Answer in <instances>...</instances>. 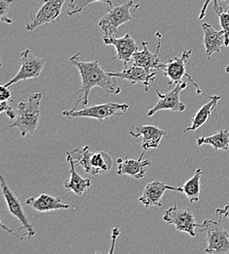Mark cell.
Wrapping results in <instances>:
<instances>
[{
  "label": "cell",
  "instance_id": "obj_1",
  "mask_svg": "<svg viewBox=\"0 0 229 254\" xmlns=\"http://www.w3.org/2000/svg\"><path fill=\"white\" fill-rule=\"evenodd\" d=\"M80 55L81 53H77L69 59V63L77 67L82 79L81 88L76 92V94H82V96L76 101L72 110H76L77 105L80 102L83 103L84 107H87L90 92L94 87H100L104 91L113 95L121 93V88L117 84V77L104 71L98 60L89 62L80 61Z\"/></svg>",
  "mask_w": 229,
  "mask_h": 254
},
{
  "label": "cell",
  "instance_id": "obj_2",
  "mask_svg": "<svg viewBox=\"0 0 229 254\" xmlns=\"http://www.w3.org/2000/svg\"><path fill=\"white\" fill-rule=\"evenodd\" d=\"M42 93H33L26 102H20L16 110L15 122L9 126V128L19 129L21 135L26 137L30 133H34L40 123V102Z\"/></svg>",
  "mask_w": 229,
  "mask_h": 254
},
{
  "label": "cell",
  "instance_id": "obj_3",
  "mask_svg": "<svg viewBox=\"0 0 229 254\" xmlns=\"http://www.w3.org/2000/svg\"><path fill=\"white\" fill-rule=\"evenodd\" d=\"M89 150V146H82L73 150L72 152L66 153L73 159L76 165H81L89 174L104 175L109 173L113 164L109 154L103 151L92 153Z\"/></svg>",
  "mask_w": 229,
  "mask_h": 254
},
{
  "label": "cell",
  "instance_id": "obj_4",
  "mask_svg": "<svg viewBox=\"0 0 229 254\" xmlns=\"http://www.w3.org/2000/svg\"><path fill=\"white\" fill-rule=\"evenodd\" d=\"M138 6V4L137 5ZM136 6V7H137ZM135 7L134 0H130L124 4L113 5L107 13L99 20L98 27L103 32V36H113L123 24L131 21H137L131 15V10Z\"/></svg>",
  "mask_w": 229,
  "mask_h": 254
},
{
  "label": "cell",
  "instance_id": "obj_5",
  "mask_svg": "<svg viewBox=\"0 0 229 254\" xmlns=\"http://www.w3.org/2000/svg\"><path fill=\"white\" fill-rule=\"evenodd\" d=\"M129 106L127 104L105 103L100 105H93L91 107H84L82 110H70L63 112V116L67 118H89L98 122H103L114 116H123L127 113Z\"/></svg>",
  "mask_w": 229,
  "mask_h": 254
},
{
  "label": "cell",
  "instance_id": "obj_6",
  "mask_svg": "<svg viewBox=\"0 0 229 254\" xmlns=\"http://www.w3.org/2000/svg\"><path fill=\"white\" fill-rule=\"evenodd\" d=\"M201 232L207 234V248L205 253L209 254H223L229 253V233L223 227L222 222L206 219L199 224Z\"/></svg>",
  "mask_w": 229,
  "mask_h": 254
},
{
  "label": "cell",
  "instance_id": "obj_7",
  "mask_svg": "<svg viewBox=\"0 0 229 254\" xmlns=\"http://www.w3.org/2000/svg\"><path fill=\"white\" fill-rule=\"evenodd\" d=\"M0 186H1L3 196L8 206V210L22 224V226L20 227V230L26 231L25 236H27L29 239H32L35 236L36 231L33 228L32 223L30 222L20 198L15 193V191L12 190L10 186L7 184L4 176H0Z\"/></svg>",
  "mask_w": 229,
  "mask_h": 254
},
{
  "label": "cell",
  "instance_id": "obj_8",
  "mask_svg": "<svg viewBox=\"0 0 229 254\" xmlns=\"http://www.w3.org/2000/svg\"><path fill=\"white\" fill-rule=\"evenodd\" d=\"M192 52H193L192 49L184 50L181 57H176V58L168 60L167 63L164 64L162 71H163L164 76L169 78L170 85L178 84V83L182 82L183 77H186L196 87L197 94L200 95L202 93L200 86L197 84L195 80L187 73V70H186V64L190 59Z\"/></svg>",
  "mask_w": 229,
  "mask_h": 254
},
{
  "label": "cell",
  "instance_id": "obj_9",
  "mask_svg": "<svg viewBox=\"0 0 229 254\" xmlns=\"http://www.w3.org/2000/svg\"><path fill=\"white\" fill-rule=\"evenodd\" d=\"M46 60L39 58L33 54V51L27 49L21 54V68L18 73L5 85L10 87L11 85L18 83L20 81H26L29 79L38 78L45 66Z\"/></svg>",
  "mask_w": 229,
  "mask_h": 254
},
{
  "label": "cell",
  "instance_id": "obj_10",
  "mask_svg": "<svg viewBox=\"0 0 229 254\" xmlns=\"http://www.w3.org/2000/svg\"><path fill=\"white\" fill-rule=\"evenodd\" d=\"M163 220L169 224L176 226L178 232L187 233L191 237H196L195 228L199 227L197 224L194 213L188 208L180 207L177 203L165 211Z\"/></svg>",
  "mask_w": 229,
  "mask_h": 254
},
{
  "label": "cell",
  "instance_id": "obj_11",
  "mask_svg": "<svg viewBox=\"0 0 229 254\" xmlns=\"http://www.w3.org/2000/svg\"><path fill=\"white\" fill-rule=\"evenodd\" d=\"M187 87V83L182 81L176 84L175 88L170 90L168 93L162 94L158 89L156 93L158 95V102L156 105L147 113V117H152L160 111H173L176 113H183L185 111L186 106L181 101V93Z\"/></svg>",
  "mask_w": 229,
  "mask_h": 254
},
{
  "label": "cell",
  "instance_id": "obj_12",
  "mask_svg": "<svg viewBox=\"0 0 229 254\" xmlns=\"http://www.w3.org/2000/svg\"><path fill=\"white\" fill-rule=\"evenodd\" d=\"M66 1V0H44V4L38 10L35 16L31 12L32 22L31 24L27 25V31L33 32L41 26L58 21Z\"/></svg>",
  "mask_w": 229,
  "mask_h": 254
},
{
  "label": "cell",
  "instance_id": "obj_13",
  "mask_svg": "<svg viewBox=\"0 0 229 254\" xmlns=\"http://www.w3.org/2000/svg\"><path fill=\"white\" fill-rule=\"evenodd\" d=\"M157 72L158 70H150L142 66L133 64L131 66L125 65V67L121 71L109 72V73L117 78L127 80L132 84L142 83L144 85V90L148 92L149 85L151 82L155 80Z\"/></svg>",
  "mask_w": 229,
  "mask_h": 254
},
{
  "label": "cell",
  "instance_id": "obj_14",
  "mask_svg": "<svg viewBox=\"0 0 229 254\" xmlns=\"http://www.w3.org/2000/svg\"><path fill=\"white\" fill-rule=\"evenodd\" d=\"M129 134L134 138H142L141 147L143 151L148 149H157L161 143L164 136L168 134L164 129L153 126H136L130 127Z\"/></svg>",
  "mask_w": 229,
  "mask_h": 254
},
{
  "label": "cell",
  "instance_id": "obj_15",
  "mask_svg": "<svg viewBox=\"0 0 229 254\" xmlns=\"http://www.w3.org/2000/svg\"><path fill=\"white\" fill-rule=\"evenodd\" d=\"M156 35L158 37V46L157 51L155 54H153L149 50L148 42L142 41V50H137L133 55V61L135 65L142 66L144 68L150 69V70H162L164 63L160 61L159 58V52L161 49V43H162V34L160 32H156Z\"/></svg>",
  "mask_w": 229,
  "mask_h": 254
},
{
  "label": "cell",
  "instance_id": "obj_16",
  "mask_svg": "<svg viewBox=\"0 0 229 254\" xmlns=\"http://www.w3.org/2000/svg\"><path fill=\"white\" fill-rule=\"evenodd\" d=\"M103 42L105 45H113L115 47L116 56L114 59L123 61L125 65H128L133 55L138 50L134 37L129 33L120 38H116L114 35L110 37L103 36Z\"/></svg>",
  "mask_w": 229,
  "mask_h": 254
},
{
  "label": "cell",
  "instance_id": "obj_17",
  "mask_svg": "<svg viewBox=\"0 0 229 254\" xmlns=\"http://www.w3.org/2000/svg\"><path fill=\"white\" fill-rule=\"evenodd\" d=\"M167 190H176V191L182 192L183 188L172 187L164 184L162 182H157V181L150 182L144 187L142 195L138 198V201L141 204H143L146 208H151L154 206L161 207L162 206L161 200L165 191Z\"/></svg>",
  "mask_w": 229,
  "mask_h": 254
},
{
  "label": "cell",
  "instance_id": "obj_18",
  "mask_svg": "<svg viewBox=\"0 0 229 254\" xmlns=\"http://www.w3.org/2000/svg\"><path fill=\"white\" fill-rule=\"evenodd\" d=\"M145 151L141 153L139 158L137 159H132L125 158V159H118V168L117 174L122 175H129L136 179H141L146 174V167L150 165V161L148 159H143Z\"/></svg>",
  "mask_w": 229,
  "mask_h": 254
},
{
  "label": "cell",
  "instance_id": "obj_19",
  "mask_svg": "<svg viewBox=\"0 0 229 254\" xmlns=\"http://www.w3.org/2000/svg\"><path fill=\"white\" fill-rule=\"evenodd\" d=\"M26 203L39 212H49L59 209L75 208L71 204L63 202L61 197L52 196L47 193H41L37 197H29L27 198Z\"/></svg>",
  "mask_w": 229,
  "mask_h": 254
},
{
  "label": "cell",
  "instance_id": "obj_20",
  "mask_svg": "<svg viewBox=\"0 0 229 254\" xmlns=\"http://www.w3.org/2000/svg\"><path fill=\"white\" fill-rule=\"evenodd\" d=\"M204 32V45L208 59H211L213 54L220 53L222 47L226 44L225 32L216 31L210 24L204 23L202 26Z\"/></svg>",
  "mask_w": 229,
  "mask_h": 254
},
{
  "label": "cell",
  "instance_id": "obj_21",
  "mask_svg": "<svg viewBox=\"0 0 229 254\" xmlns=\"http://www.w3.org/2000/svg\"><path fill=\"white\" fill-rule=\"evenodd\" d=\"M66 161L70 165V177L65 182L66 190L74 192L76 195H82L91 187L92 182L88 178H82L75 170L76 163L73 159L66 153Z\"/></svg>",
  "mask_w": 229,
  "mask_h": 254
},
{
  "label": "cell",
  "instance_id": "obj_22",
  "mask_svg": "<svg viewBox=\"0 0 229 254\" xmlns=\"http://www.w3.org/2000/svg\"><path fill=\"white\" fill-rule=\"evenodd\" d=\"M222 97L219 95L211 96L210 97V101L205 104L196 114L194 115V117L192 118V124L189 127H187L184 132H188V131H196L197 129H199L202 126H204L208 120L210 119L213 111L216 109L219 101H221Z\"/></svg>",
  "mask_w": 229,
  "mask_h": 254
},
{
  "label": "cell",
  "instance_id": "obj_23",
  "mask_svg": "<svg viewBox=\"0 0 229 254\" xmlns=\"http://www.w3.org/2000/svg\"><path fill=\"white\" fill-rule=\"evenodd\" d=\"M196 143L198 146L210 145L215 151L226 150L229 149V131L220 129L217 133L208 137H197Z\"/></svg>",
  "mask_w": 229,
  "mask_h": 254
},
{
  "label": "cell",
  "instance_id": "obj_24",
  "mask_svg": "<svg viewBox=\"0 0 229 254\" xmlns=\"http://www.w3.org/2000/svg\"><path fill=\"white\" fill-rule=\"evenodd\" d=\"M203 170L201 168H197L195 174L185 182L183 185L182 192L185 194V196L189 199L190 202H198L200 198V191H201V177L203 175Z\"/></svg>",
  "mask_w": 229,
  "mask_h": 254
},
{
  "label": "cell",
  "instance_id": "obj_25",
  "mask_svg": "<svg viewBox=\"0 0 229 254\" xmlns=\"http://www.w3.org/2000/svg\"><path fill=\"white\" fill-rule=\"evenodd\" d=\"M96 2H101L109 7L113 6V0H70L68 4V10L67 15L68 16H74L79 13H81L86 7L89 5L96 3Z\"/></svg>",
  "mask_w": 229,
  "mask_h": 254
},
{
  "label": "cell",
  "instance_id": "obj_26",
  "mask_svg": "<svg viewBox=\"0 0 229 254\" xmlns=\"http://www.w3.org/2000/svg\"><path fill=\"white\" fill-rule=\"evenodd\" d=\"M219 19H220V24L221 27L223 28V31L225 32V36H226V47L229 46V12L224 11L223 7L217 12Z\"/></svg>",
  "mask_w": 229,
  "mask_h": 254
},
{
  "label": "cell",
  "instance_id": "obj_27",
  "mask_svg": "<svg viewBox=\"0 0 229 254\" xmlns=\"http://www.w3.org/2000/svg\"><path fill=\"white\" fill-rule=\"evenodd\" d=\"M14 0H0V21L7 24H12L13 20L8 18V13L10 10L11 4Z\"/></svg>",
  "mask_w": 229,
  "mask_h": 254
},
{
  "label": "cell",
  "instance_id": "obj_28",
  "mask_svg": "<svg viewBox=\"0 0 229 254\" xmlns=\"http://www.w3.org/2000/svg\"><path fill=\"white\" fill-rule=\"evenodd\" d=\"M220 1L221 0H205L204 4H203V7L201 9V12H200V15H199V20H203L206 16V12H207V9H208V6L211 2H214V10L215 12L217 13L220 9H221V5H220ZM223 1H226V0H223Z\"/></svg>",
  "mask_w": 229,
  "mask_h": 254
},
{
  "label": "cell",
  "instance_id": "obj_29",
  "mask_svg": "<svg viewBox=\"0 0 229 254\" xmlns=\"http://www.w3.org/2000/svg\"><path fill=\"white\" fill-rule=\"evenodd\" d=\"M0 113H6L7 117L11 120H15L16 119V112L9 106L8 101H2L0 104Z\"/></svg>",
  "mask_w": 229,
  "mask_h": 254
},
{
  "label": "cell",
  "instance_id": "obj_30",
  "mask_svg": "<svg viewBox=\"0 0 229 254\" xmlns=\"http://www.w3.org/2000/svg\"><path fill=\"white\" fill-rule=\"evenodd\" d=\"M11 91L9 90V87H7L5 84L0 86V100L2 101H12L11 99Z\"/></svg>",
  "mask_w": 229,
  "mask_h": 254
},
{
  "label": "cell",
  "instance_id": "obj_31",
  "mask_svg": "<svg viewBox=\"0 0 229 254\" xmlns=\"http://www.w3.org/2000/svg\"><path fill=\"white\" fill-rule=\"evenodd\" d=\"M216 214H217V217L219 218L220 222H222L224 217L229 219V204L226 205L224 208H218L216 210Z\"/></svg>",
  "mask_w": 229,
  "mask_h": 254
},
{
  "label": "cell",
  "instance_id": "obj_32",
  "mask_svg": "<svg viewBox=\"0 0 229 254\" xmlns=\"http://www.w3.org/2000/svg\"><path fill=\"white\" fill-rule=\"evenodd\" d=\"M119 234H120V232H119V230L117 229V228H115L114 230H113V236H112V238H113V244H112V249L110 250V253H113V250H114V243H115V241H116V239L118 238V236H119Z\"/></svg>",
  "mask_w": 229,
  "mask_h": 254
},
{
  "label": "cell",
  "instance_id": "obj_33",
  "mask_svg": "<svg viewBox=\"0 0 229 254\" xmlns=\"http://www.w3.org/2000/svg\"><path fill=\"white\" fill-rule=\"evenodd\" d=\"M226 70H227V72H228V73L229 74V64H228V65H227V68H226Z\"/></svg>",
  "mask_w": 229,
  "mask_h": 254
},
{
  "label": "cell",
  "instance_id": "obj_34",
  "mask_svg": "<svg viewBox=\"0 0 229 254\" xmlns=\"http://www.w3.org/2000/svg\"><path fill=\"white\" fill-rule=\"evenodd\" d=\"M228 12H229V7H228Z\"/></svg>",
  "mask_w": 229,
  "mask_h": 254
}]
</instances>
